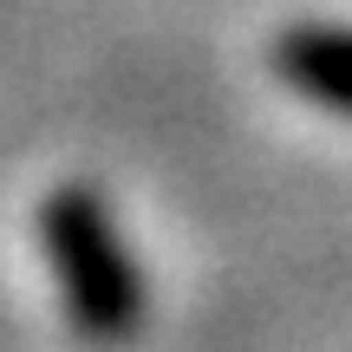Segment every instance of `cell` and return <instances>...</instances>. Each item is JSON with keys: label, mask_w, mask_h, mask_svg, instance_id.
<instances>
[{"label": "cell", "mask_w": 352, "mask_h": 352, "mask_svg": "<svg viewBox=\"0 0 352 352\" xmlns=\"http://www.w3.org/2000/svg\"><path fill=\"white\" fill-rule=\"evenodd\" d=\"M39 235H46V261L72 327L98 346L131 340L144 320V274L131 248L118 241L111 209L91 189H52L39 209Z\"/></svg>", "instance_id": "6da1fadb"}, {"label": "cell", "mask_w": 352, "mask_h": 352, "mask_svg": "<svg viewBox=\"0 0 352 352\" xmlns=\"http://www.w3.org/2000/svg\"><path fill=\"white\" fill-rule=\"evenodd\" d=\"M274 72L314 104L352 118V26H294L274 46Z\"/></svg>", "instance_id": "7a4b0ae2"}]
</instances>
